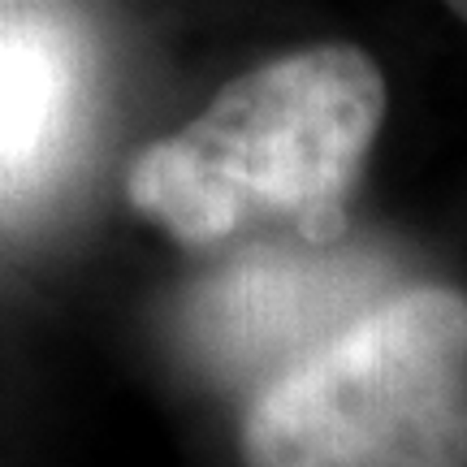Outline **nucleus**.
<instances>
[{
  "label": "nucleus",
  "mask_w": 467,
  "mask_h": 467,
  "mask_svg": "<svg viewBox=\"0 0 467 467\" xmlns=\"http://www.w3.org/2000/svg\"><path fill=\"white\" fill-rule=\"evenodd\" d=\"M446 9H451L459 22H467V0H446Z\"/></svg>",
  "instance_id": "obj_5"
},
{
  "label": "nucleus",
  "mask_w": 467,
  "mask_h": 467,
  "mask_svg": "<svg viewBox=\"0 0 467 467\" xmlns=\"http://www.w3.org/2000/svg\"><path fill=\"white\" fill-rule=\"evenodd\" d=\"M385 121V78L355 44H317L238 74L195 121L139 151L126 195L186 247L260 217L337 243Z\"/></svg>",
  "instance_id": "obj_1"
},
{
  "label": "nucleus",
  "mask_w": 467,
  "mask_h": 467,
  "mask_svg": "<svg viewBox=\"0 0 467 467\" xmlns=\"http://www.w3.org/2000/svg\"><path fill=\"white\" fill-rule=\"evenodd\" d=\"M91 113V52L57 5L0 0V221L66 178Z\"/></svg>",
  "instance_id": "obj_4"
},
{
  "label": "nucleus",
  "mask_w": 467,
  "mask_h": 467,
  "mask_svg": "<svg viewBox=\"0 0 467 467\" xmlns=\"http://www.w3.org/2000/svg\"><path fill=\"white\" fill-rule=\"evenodd\" d=\"M389 268L355 247L295 243L234 255L186 303V342L225 385H260L381 299Z\"/></svg>",
  "instance_id": "obj_3"
},
{
  "label": "nucleus",
  "mask_w": 467,
  "mask_h": 467,
  "mask_svg": "<svg viewBox=\"0 0 467 467\" xmlns=\"http://www.w3.org/2000/svg\"><path fill=\"white\" fill-rule=\"evenodd\" d=\"M247 467H467V295L407 285L268 377Z\"/></svg>",
  "instance_id": "obj_2"
}]
</instances>
